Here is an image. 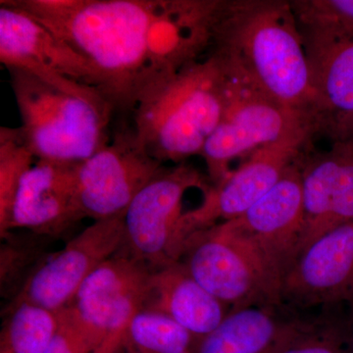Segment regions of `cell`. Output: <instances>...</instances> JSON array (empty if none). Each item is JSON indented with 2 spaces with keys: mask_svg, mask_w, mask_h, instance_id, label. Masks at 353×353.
I'll use <instances>...</instances> for the list:
<instances>
[{
  "mask_svg": "<svg viewBox=\"0 0 353 353\" xmlns=\"http://www.w3.org/2000/svg\"><path fill=\"white\" fill-rule=\"evenodd\" d=\"M37 158L21 128H0V234L6 231L21 181Z\"/></svg>",
  "mask_w": 353,
  "mask_h": 353,
  "instance_id": "cell-23",
  "label": "cell"
},
{
  "mask_svg": "<svg viewBox=\"0 0 353 353\" xmlns=\"http://www.w3.org/2000/svg\"><path fill=\"white\" fill-rule=\"evenodd\" d=\"M301 157L254 205L236 219L234 229L284 276L301 253L303 238Z\"/></svg>",
  "mask_w": 353,
  "mask_h": 353,
  "instance_id": "cell-14",
  "label": "cell"
},
{
  "mask_svg": "<svg viewBox=\"0 0 353 353\" xmlns=\"http://www.w3.org/2000/svg\"><path fill=\"white\" fill-rule=\"evenodd\" d=\"M0 62L70 94L111 106L87 60L10 0L0 2Z\"/></svg>",
  "mask_w": 353,
  "mask_h": 353,
  "instance_id": "cell-7",
  "label": "cell"
},
{
  "mask_svg": "<svg viewBox=\"0 0 353 353\" xmlns=\"http://www.w3.org/2000/svg\"><path fill=\"white\" fill-rule=\"evenodd\" d=\"M80 164L37 160L21 181L0 236L26 230L57 241L85 219L78 192Z\"/></svg>",
  "mask_w": 353,
  "mask_h": 353,
  "instance_id": "cell-12",
  "label": "cell"
},
{
  "mask_svg": "<svg viewBox=\"0 0 353 353\" xmlns=\"http://www.w3.org/2000/svg\"><path fill=\"white\" fill-rule=\"evenodd\" d=\"M280 353H350V325L345 330L312 323Z\"/></svg>",
  "mask_w": 353,
  "mask_h": 353,
  "instance_id": "cell-26",
  "label": "cell"
},
{
  "mask_svg": "<svg viewBox=\"0 0 353 353\" xmlns=\"http://www.w3.org/2000/svg\"><path fill=\"white\" fill-rule=\"evenodd\" d=\"M350 353H353V317L350 323Z\"/></svg>",
  "mask_w": 353,
  "mask_h": 353,
  "instance_id": "cell-29",
  "label": "cell"
},
{
  "mask_svg": "<svg viewBox=\"0 0 353 353\" xmlns=\"http://www.w3.org/2000/svg\"><path fill=\"white\" fill-rule=\"evenodd\" d=\"M303 238L301 252L322 234L353 223V143L336 139L328 152L301 161Z\"/></svg>",
  "mask_w": 353,
  "mask_h": 353,
  "instance_id": "cell-15",
  "label": "cell"
},
{
  "mask_svg": "<svg viewBox=\"0 0 353 353\" xmlns=\"http://www.w3.org/2000/svg\"><path fill=\"white\" fill-rule=\"evenodd\" d=\"M199 341L168 316L143 309L128 323L122 343L130 353H194Z\"/></svg>",
  "mask_w": 353,
  "mask_h": 353,
  "instance_id": "cell-22",
  "label": "cell"
},
{
  "mask_svg": "<svg viewBox=\"0 0 353 353\" xmlns=\"http://www.w3.org/2000/svg\"><path fill=\"white\" fill-rule=\"evenodd\" d=\"M3 314L0 353H44L61 321V310L30 303L9 304Z\"/></svg>",
  "mask_w": 353,
  "mask_h": 353,
  "instance_id": "cell-21",
  "label": "cell"
},
{
  "mask_svg": "<svg viewBox=\"0 0 353 353\" xmlns=\"http://www.w3.org/2000/svg\"><path fill=\"white\" fill-rule=\"evenodd\" d=\"M320 111L332 134L353 117V32L303 38Z\"/></svg>",
  "mask_w": 353,
  "mask_h": 353,
  "instance_id": "cell-18",
  "label": "cell"
},
{
  "mask_svg": "<svg viewBox=\"0 0 353 353\" xmlns=\"http://www.w3.org/2000/svg\"><path fill=\"white\" fill-rule=\"evenodd\" d=\"M90 64L114 113L132 115L152 83L150 28L155 0H10Z\"/></svg>",
  "mask_w": 353,
  "mask_h": 353,
  "instance_id": "cell-1",
  "label": "cell"
},
{
  "mask_svg": "<svg viewBox=\"0 0 353 353\" xmlns=\"http://www.w3.org/2000/svg\"><path fill=\"white\" fill-rule=\"evenodd\" d=\"M115 353H130V352H128L126 348L124 347V345H123V343H121L120 347L118 348L117 352H116Z\"/></svg>",
  "mask_w": 353,
  "mask_h": 353,
  "instance_id": "cell-30",
  "label": "cell"
},
{
  "mask_svg": "<svg viewBox=\"0 0 353 353\" xmlns=\"http://www.w3.org/2000/svg\"><path fill=\"white\" fill-rule=\"evenodd\" d=\"M143 309L168 316L197 339L214 331L230 312L180 261L153 272Z\"/></svg>",
  "mask_w": 353,
  "mask_h": 353,
  "instance_id": "cell-19",
  "label": "cell"
},
{
  "mask_svg": "<svg viewBox=\"0 0 353 353\" xmlns=\"http://www.w3.org/2000/svg\"><path fill=\"white\" fill-rule=\"evenodd\" d=\"M194 188L204 194L210 189L196 168L185 162L164 166L125 211L124 241L119 252L152 272L178 262L179 227L185 213L183 199Z\"/></svg>",
  "mask_w": 353,
  "mask_h": 353,
  "instance_id": "cell-8",
  "label": "cell"
},
{
  "mask_svg": "<svg viewBox=\"0 0 353 353\" xmlns=\"http://www.w3.org/2000/svg\"><path fill=\"white\" fill-rule=\"evenodd\" d=\"M7 71L20 128L37 160L82 163L110 141V105L70 94L22 70Z\"/></svg>",
  "mask_w": 353,
  "mask_h": 353,
  "instance_id": "cell-4",
  "label": "cell"
},
{
  "mask_svg": "<svg viewBox=\"0 0 353 353\" xmlns=\"http://www.w3.org/2000/svg\"><path fill=\"white\" fill-rule=\"evenodd\" d=\"M123 241V215L94 221L53 252L9 304L30 303L55 311L68 307L90 274L120 252Z\"/></svg>",
  "mask_w": 353,
  "mask_h": 353,
  "instance_id": "cell-10",
  "label": "cell"
},
{
  "mask_svg": "<svg viewBox=\"0 0 353 353\" xmlns=\"http://www.w3.org/2000/svg\"><path fill=\"white\" fill-rule=\"evenodd\" d=\"M227 83L224 64L210 54L146 88L131 117L150 154L174 165L201 155L224 112Z\"/></svg>",
  "mask_w": 353,
  "mask_h": 353,
  "instance_id": "cell-3",
  "label": "cell"
},
{
  "mask_svg": "<svg viewBox=\"0 0 353 353\" xmlns=\"http://www.w3.org/2000/svg\"><path fill=\"white\" fill-rule=\"evenodd\" d=\"M226 70L224 112L201 154L209 178L215 185L231 172L230 163L236 158L248 157L265 146L305 145L316 131L303 116L281 105Z\"/></svg>",
  "mask_w": 353,
  "mask_h": 353,
  "instance_id": "cell-6",
  "label": "cell"
},
{
  "mask_svg": "<svg viewBox=\"0 0 353 353\" xmlns=\"http://www.w3.org/2000/svg\"><path fill=\"white\" fill-rule=\"evenodd\" d=\"M210 48L231 73L320 130L317 94L290 2L222 1Z\"/></svg>",
  "mask_w": 353,
  "mask_h": 353,
  "instance_id": "cell-2",
  "label": "cell"
},
{
  "mask_svg": "<svg viewBox=\"0 0 353 353\" xmlns=\"http://www.w3.org/2000/svg\"><path fill=\"white\" fill-rule=\"evenodd\" d=\"M303 145L283 143L259 148L210 188L199 208L183 213L178 233L181 253L192 234L236 219L254 205L301 157Z\"/></svg>",
  "mask_w": 353,
  "mask_h": 353,
  "instance_id": "cell-11",
  "label": "cell"
},
{
  "mask_svg": "<svg viewBox=\"0 0 353 353\" xmlns=\"http://www.w3.org/2000/svg\"><path fill=\"white\" fill-rule=\"evenodd\" d=\"M280 306H250L228 313L199 339L194 353H280L312 325L281 315Z\"/></svg>",
  "mask_w": 353,
  "mask_h": 353,
  "instance_id": "cell-17",
  "label": "cell"
},
{
  "mask_svg": "<svg viewBox=\"0 0 353 353\" xmlns=\"http://www.w3.org/2000/svg\"><path fill=\"white\" fill-rule=\"evenodd\" d=\"M152 273L145 264L118 252L90 274L69 306L104 333L125 329L145 308Z\"/></svg>",
  "mask_w": 353,
  "mask_h": 353,
  "instance_id": "cell-16",
  "label": "cell"
},
{
  "mask_svg": "<svg viewBox=\"0 0 353 353\" xmlns=\"http://www.w3.org/2000/svg\"><path fill=\"white\" fill-rule=\"evenodd\" d=\"M164 166L148 152L132 122L121 121L108 145L79 166V199L85 218L124 215L134 196Z\"/></svg>",
  "mask_w": 353,
  "mask_h": 353,
  "instance_id": "cell-9",
  "label": "cell"
},
{
  "mask_svg": "<svg viewBox=\"0 0 353 353\" xmlns=\"http://www.w3.org/2000/svg\"><path fill=\"white\" fill-rule=\"evenodd\" d=\"M0 238V292L9 304L54 252L51 248L57 241L26 230H13Z\"/></svg>",
  "mask_w": 353,
  "mask_h": 353,
  "instance_id": "cell-20",
  "label": "cell"
},
{
  "mask_svg": "<svg viewBox=\"0 0 353 353\" xmlns=\"http://www.w3.org/2000/svg\"><path fill=\"white\" fill-rule=\"evenodd\" d=\"M124 330H119V331L109 334L105 341L101 343V347L97 348L94 353H115L117 352L121 343H122Z\"/></svg>",
  "mask_w": 353,
  "mask_h": 353,
  "instance_id": "cell-27",
  "label": "cell"
},
{
  "mask_svg": "<svg viewBox=\"0 0 353 353\" xmlns=\"http://www.w3.org/2000/svg\"><path fill=\"white\" fill-rule=\"evenodd\" d=\"M333 134L336 139H345L353 143V117L345 121L343 124L336 128Z\"/></svg>",
  "mask_w": 353,
  "mask_h": 353,
  "instance_id": "cell-28",
  "label": "cell"
},
{
  "mask_svg": "<svg viewBox=\"0 0 353 353\" xmlns=\"http://www.w3.org/2000/svg\"><path fill=\"white\" fill-rule=\"evenodd\" d=\"M108 334L88 324L68 306L61 309L59 328L44 353H94Z\"/></svg>",
  "mask_w": 353,
  "mask_h": 353,
  "instance_id": "cell-25",
  "label": "cell"
},
{
  "mask_svg": "<svg viewBox=\"0 0 353 353\" xmlns=\"http://www.w3.org/2000/svg\"><path fill=\"white\" fill-rule=\"evenodd\" d=\"M179 261L230 311L283 306L284 276L229 221L192 234Z\"/></svg>",
  "mask_w": 353,
  "mask_h": 353,
  "instance_id": "cell-5",
  "label": "cell"
},
{
  "mask_svg": "<svg viewBox=\"0 0 353 353\" xmlns=\"http://www.w3.org/2000/svg\"><path fill=\"white\" fill-rule=\"evenodd\" d=\"M290 3L303 38L353 32V0H304Z\"/></svg>",
  "mask_w": 353,
  "mask_h": 353,
  "instance_id": "cell-24",
  "label": "cell"
},
{
  "mask_svg": "<svg viewBox=\"0 0 353 353\" xmlns=\"http://www.w3.org/2000/svg\"><path fill=\"white\" fill-rule=\"evenodd\" d=\"M283 305H353V223L322 234L299 253L283 283Z\"/></svg>",
  "mask_w": 353,
  "mask_h": 353,
  "instance_id": "cell-13",
  "label": "cell"
}]
</instances>
